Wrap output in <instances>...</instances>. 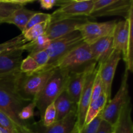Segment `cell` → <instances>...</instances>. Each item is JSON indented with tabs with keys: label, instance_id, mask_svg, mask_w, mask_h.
I'll return each mask as SVG.
<instances>
[{
	"label": "cell",
	"instance_id": "obj_1",
	"mask_svg": "<svg viewBox=\"0 0 133 133\" xmlns=\"http://www.w3.org/2000/svg\"><path fill=\"white\" fill-rule=\"evenodd\" d=\"M20 72V71H19ZM0 78V110L6 114L19 127L28 125L19 120L18 114L29 103L18 94L16 88V79L18 73Z\"/></svg>",
	"mask_w": 133,
	"mask_h": 133
},
{
	"label": "cell",
	"instance_id": "obj_2",
	"mask_svg": "<svg viewBox=\"0 0 133 133\" xmlns=\"http://www.w3.org/2000/svg\"><path fill=\"white\" fill-rule=\"evenodd\" d=\"M114 50L120 52L125 70L133 71V9L124 20L117 21L112 33Z\"/></svg>",
	"mask_w": 133,
	"mask_h": 133
},
{
	"label": "cell",
	"instance_id": "obj_3",
	"mask_svg": "<svg viewBox=\"0 0 133 133\" xmlns=\"http://www.w3.org/2000/svg\"><path fill=\"white\" fill-rule=\"evenodd\" d=\"M68 77V72L56 68L42 90L32 101L38 110L40 119H42L47 107L54 103L56 99L66 89Z\"/></svg>",
	"mask_w": 133,
	"mask_h": 133
},
{
	"label": "cell",
	"instance_id": "obj_4",
	"mask_svg": "<svg viewBox=\"0 0 133 133\" xmlns=\"http://www.w3.org/2000/svg\"><path fill=\"white\" fill-rule=\"evenodd\" d=\"M55 70L38 71L29 75L18 73L16 79V88L19 96L27 102L33 101Z\"/></svg>",
	"mask_w": 133,
	"mask_h": 133
},
{
	"label": "cell",
	"instance_id": "obj_5",
	"mask_svg": "<svg viewBox=\"0 0 133 133\" xmlns=\"http://www.w3.org/2000/svg\"><path fill=\"white\" fill-rule=\"evenodd\" d=\"M95 64L97 63L92 57L90 45L83 42L61 58L56 65V68L71 74L88 70Z\"/></svg>",
	"mask_w": 133,
	"mask_h": 133
},
{
	"label": "cell",
	"instance_id": "obj_6",
	"mask_svg": "<svg viewBox=\"0 0 133 133\" xmlns=\"http://www.w3.org/2000/svg\"><path fill=\"white\" fill-rule=\"evenodd\" d=\"M83 42V38L78 31H75L66 36L51 40L50 44L45 49L49 57V62L41 71L56 69V65L61 58Z\"/></svg>",
	"mask_w": 133,
	"mask_h": 133
},
{
	"label": "cell",
	"instance_id": "obj_7",
	"mask_svg": "<svg viewBox=\"0 0 133 133\" xmlns=\"http://www.w3.org/2000/svg\"><path fill=\"white\" fill-rule=\"evenodd\" d=\"M93 5L94 0H58L59 8L51 14L50 23L67 18L89 17Z\"/></svg>",
	"mask_w": 133,
	"mask_h": 133
},
{
	"label": "cell",
	"instance_id": "obj_8",
	"mask_svg": "<svg viewBox=\"0 0 133 133\" xmlns=\"http://www.w3.org/2000/svg\"><path fill=\"white\" fill-rule=\"evenodd\" d=\"M129 71L125 70L122 77V82L119 90L112 99L106 105L105 109L101 113L103 120L106 121L114 127L118 121L119 114L127 100L130 98L129 94Z\"/></svg>",
	"mask_w": 133,
	"mask_h": 133
},
{
	"label": "cell",
	"instance_id": "obj_9",
	"mask_svg": "<svg viewBox=\"0 0 133 133\" xmlns=\"http://www.w3.org/2000/svg\"><path fill=\"white\" fill-rule=\"evenodd\" d=\"M133 9L132 0H94L90 18L119 16L126 19Z\"/></svg>",
	"mask_w": 133,
	"mask_h": 133
},
{
	"label": "cell",
	"instance_id": "obj_10",
	"mask_svg": "<svg viewBox=\"0 0 133 133\" xmlns=\"http://www.w3.org/2000/svg\"><path fill=\"white\" fill-rule=\"evenodd\" d=\"M117 20L95 22L90 20L79 25L77 31H79L83 42L90 45L100 39L112 35Z\"/></svg>",
	"mask_w": 133,
	"mask_h": 133
},
{
	"label": "cell",
	"instance_id": "obj_11",
	"mask_svg": "<svg viewBox=\"0 0 133 133\" xmlns=\"http://www.w3.org/2000/svg\"><path fill=\"white\" fill-rule=\"evenodd\" d=\"M97 71V65L92 68L88 72L85 82H84V87L79 98V103L77 107V126L80 131L84 125L86 116H87V110L88 107L91 103L92 94V87H93L94 81Z\"/></svg>",
	"mask_w": 133,
	"mask_h": 133
},
{
	"label": "cell",
	"instance_id": "obj_12",
	"mask_svg": "<svg viewBox=\"0 0 133 133\" xmlns=\"http://www.w3.org/2000/svg\"><path fill=\"white\" fill-rule=\"evenodd\" d=\"M77 123V110L70 112L66 117L49 127H44L40 121L28 125V127L33 133H72L76 128Z\"/></svg>",
	"mask_w": 133,
	"mask_h": 133
},
{
	"label": "cell",
	"instance_id": "obj_13",
	"mask_svg": "<svg viewBox=\"0 0 133 133\" xmlns=\"http://www.w3.org/2000/svg\"><path fill=\"white\" fill-rule=\"evenodd\" d=\"M121 59L122 54L120 52L114 50L109 59L102 66H97L99 74L103 84L104 92L107 99V103L111 99L112 82L116 68Z\"/></svg>",
	"mask_w": 133,
	"mask_h": 133
},
{
	"label": "cell",
	"instance_id": "obj_14",
	"mask_svg": "<svg viewBox=\"0 0 133 133\" xmlns=\"http://www.w3.org/2000/svg\"><path fill=\"white\" fill-rule=\"evenodd\" d=\"M90 17L67 18L52 22L49 24L45 31V35L50 40L66 36L77 31V27L79 25L90 20Z\"/></svg>",
	"mask_w": 133,
	"mask_h": 133
},
{
	"label": "cell",
	"instance_id": "obj_15",
	"mask_svg": "<svg viewBox=\"0 0 133 133\" xmlns=\"http://www.w3.org/2000/svg\"><path fill=\"white\" fill-rule=\"evenodd\" d=\"M23 53L19 48L0 54V78L19 72Z\"/></svg>",
	"mask_w": 133,
	"mask_h": 133
},
{
	"label": "cell",
	"instance_id": "obj_16",
	"mask_svg": "<svg viewBox=\"0 0 133 133\" xmlns=\"http://www.w3.org/2000/svg\"><path fill=\"white\" fill-rule=\"evenodd\" d=\"M96 66L97 64L94 65L89 69L84 70V71L69 74L68 79L65 90L66 91L70 98L77 105L79 103L86 77L88 72Z\"/></svg>",
	"mask_w": 133,
	"mask_h": 133
},
{
	"label": "cell",
	"instance_id": "obj_17",
	"mask_svg": "<svg viewBox=\"0 0 133 133\" xmlns=\"http://www.w3.org/2000/svg\"><path fill=\"white\" fill-rule=\"evenodd\" d=\"M90 48L97 66H102L114 51L112 35L100 39L90 45Z\"/></svg>",
	"mask_w": 133,
	"mask_h": 133
},
{
	"label": "cell",
	"instance_id": "obj_18",
	"mask_svg": "<svg viewBox=\"0 0 133 133\" xmlns=\"http://www.w3.org/2000/svg\"><path fill=\"white\" fill-rule=\"evenodd\" d=\"M132 105L131 97L127 100L123 106L119 118L115 125L114 132L115 133H133V123L131 116Z\"/></svg>",
	"mask_w": 133,
	"mask_h": 133
},
{
	"label": "cell",
	"instance_id": "obj_19",
	"mask_svg": "<svg viewBox=\"0 0 133 133\" xmlns=\"http://www.w3.org/2000/svg\"><path fill=\"white\" fill-rule=\"evenodd\" d=\"M53 103L57 112V121L63 119L70 112L77 110V105L72 101L65 90L56 99Z\"/></svg>",
	"mask_w": 133,
	"mask_h": 133
},
{
	"label": "cell",
	"instance_id": "obj_20",
	"mask_svg": "<svg viewBox=\"0 0 133 133\" xmlns=\"http://www.w3.org/2000/svg\"><path fill=\"white\" fill-rule=\"evenodd\" d=\"M36 12V11L29 10L24 7L19 8L13 12L9 17L5 18L3 21V23L14 25L22 32L29 20Z\"/></svg>",
	"mask_w": 133,
	"mask_h": 133
},
{
	"label": "cell",
	"instance_id": "obj_21",
	"mask_svg": "<svg viewBox=\"0 0 133 133\" xmlns=\"http://www.w3.org/2000/svg\"><path fill=\"white\" fill-rule=\"evenodd\" d=\"M35 1L34 0H0V21L3 23V21L16 10Z\"/></svg>",
	"mask_w": 133,
	"mask_h": 133
},
{
	"label": "cell",
	"instance_id": "obj_22",
	"mask_svg": "<svg viewBox=\"0 0 133 133\" xmlns=\"http://www.w3.org/2000/svg\"><path fill=\"white\" fill-rule=\"evenodd\" d=\"M107 103V99L105 93L103 94L98 99L92 101L88 107L84 125H87L94 119L97 116L101 114Z\"/></svg>",
	"mask_w": 133,
	"mask_h": 133
},
{
	"label": "cell",
	"instance_id": "obj_23",
	"mask_svg": "<svg viewBox=\"0 0 133 133\" xmlns=\"http://www.w3.org/2000/svg\"><path fill=\"white\" fill-rule=\"evenodd\" d=\"M51 40L45 35L39 36L36 40L27 42L19 48L21 50L27 51L29 55L34 54L37 52L44 51L50 44Z\"/></svg>",
	"mask_w": 133,
	"mask_h": 133
},
{
	"label": "cell",
	"instance_id": "obj_24",
	"mask_svg": "<svg viewBox=\"0 0 133 133\" xmlns=\"http://www.w3.org/2000/svg\"><path fill=\"white\" fill-rule=\"evenodd\" d=\"M49 22L39 23V24L31 27L27 31L22 34L26 42L33 41V40L38 38L39 36L45 35V31H46L47 29L49 26Z\"/></svg>",
	"mask_w": 133,
	"mask_h": 133
},
{
	"label": "cell",
	"instance_id": "obj_25",
	"mask_svg": "<svg viewBox=\"0 0 133 133\" xmlns=\"http://www.w3.org/2000/svg\"><path fill=\"white\" fill-rule=\"evenodd\" d=\"M41 69L37 62L29 55L25 58L23 59L19 65V71L27 75H32L39 71Z\"/></svg>",
	"mask_w": 133,
	"mask_h": 133
},
{
	"label": "cell",
	"instance_id": "obj_26",
	"mask_svg": "<svg viewBox=\"0 0 133 133\" xmlns=\"http://www.w3.org/2000/svg\"><path fill=\"white\" fill-rule=\"evenodd\" d=\"M26 41L25 40L23 35H21L0 44V54L6 53L14 49H19L22 45L25 44Z\"/></svg>",
	"mask_w": 133,
	"mask_h": 133
},
{
	"label": "cell",
	"instance_id": "obj_27",
	"mask_svg": "<svg viewBox=\"0 0 133 133\" xmlns=\"http://www.w3.org/2000/svg\"><path fill=\"white\" fill-rule=\"evenodd\" d=\"M40 121L44 127H49L57 122V112L53 103L47 107L44 116Z\"/></svg>",
	"mask_w": 133,
	"mask_h": 133
},
{
	"label": "cell",
	"instance_id": "obj_28",
	"mask_svg": "<svg viewBox=\"0 0 133 133\" xmlns=\"http://www.w3.org/2000/svg\"><path fill=\"white\" fill-rule=\"evenodd\" d=\"M51 19V14H47V13L40 12H36L33 16L31 18V19L29 20L28 23L26 25L24 30L21 34H23V32H25L26 31L30 29L31 27L36 25L39 24V23H43V22H49L50 23Z\"/></svg>",
	"mask_w": 133,
	"mask_h": 133
},
{
	"label": "cell",
	"instance_id": "obj_29",
	"mask_svg": "<svg viewBox=\"0 0 133 133\" xmlns=\"http://www.w3.org/2000/svg\"><path fill=\"white\" fill-rule=\"evenodd\" d=\"M35 108H36V105L34 101L29 103L19 112V114H18V118H19V120L23 123L28 125L29 123L27 122L34 116Z\"/></svg>",
	"mask_w": 133,
	"mask_h": 133
},
{
	"label": "cell",
	"instance_id": "obj_30",
	"mask_svg": "<svg viewBox=\"0 0 133 133\" xmlns=\"http://www.w3.org/2000/svg\"><path fill=\"white\" fill-rule=\"evenodd\" d=\"M104 87L103 82L100 77L98 71V67H97V71L95 77L94 81L93 87H92V99H91V102L95 101L97 99H98L103 94H104Z\"/></svg>",
	"mask_w": 133,
	"mask_h": 133
},
{
	"label": "cell",
	"instance_id": "obj_31",
	"mask_svg": "<svg viewBox=\"0 0 133 133\" xmlns=\"http://www.w3.org/2000/svg\"><path fill=\"white\" fill-rule=\"evenodd\" d=\"M0 127L6 129L12 133H18L19 126L17 125L6 114L0 110Z\"/></svg>",
	"mask_w": 133,
	"mask_h": 133
},
{
	"label": "cell",
	"instance_id": "obj_32",
	"mask_svg": "<svg viewBox=\"0 0 133 133\" xmlns=\"http://www.w3.org/2000/svg\"><path fill=\"white\" fill-rule=\"evenodd\" d=\"M101 121L102 118L101 117V114H99L90 123L84 125V127L79 131V133H96Z\"/></svg>",
	"mask_w": 133,
	"mask_h": 133
},
{
	"label": "cell",
	"instance_id": "obj_33",
	"mask_svg": "<svg viewBox=\"0 0 133 133\" xmlns=\"http://www.w3.org/2000/svg\"><path fill=\"white\" fill-rule=\"evenodd\" d=\"M29 55L31 56L35 60V61L37 62L38 64L41 68L40 71H41L44 68H45L48 65V62H49V57L47 52L45 51V50L37 52V53H35L32 55Z\"/></svg>",
	"mask_w": 133,
	"mask_h": 133
},
{
	"label": "cell",
	"instance_id": "obj_34",
	"mask_svg": "<svg viewBox=\"0 0 133 133\" xmlns=\"http://www.w3.org/2000/svg\"><path fill=\"white\" fill-rule=\"evenodd\" d=\"M112 132H114V127L106 121L102 119L96 133H111Z\"/></svg>",
	"mask_w": 133,
	"mask_h": 133
},
{
	"label": "cell",
	"instance_id": "obj_35",
	"mask_svg": "<svg viewBox=\"0 0 133 133\" xmlns=\"http://www.w3.org/2000/svg\"><path fill=\"white\" fill-rule=\"evenodd\" d=\"M41 8L45 10L51 9L53 6H57L58 0H40L39 1Z\"/></svg>",
	"mask_w": 133,
	"mask_h": 133
},
{
	"label": "cell",
	"instance_id": "obj_36",
	"mask_svg": "<svg viewBox=\"0 0 133 133\" xmlns=\"http://www.w3.org/2000/svg\"><path fill=\"white\" fill-rule=\"evenodd\" d=\"M18 133H33L30 130V129L27 126L24 127H19L18 130Z\"/></svg>",
	"mask_w": 133,
	"mask_h": 133
},
{
	"label": "cell",
	"instance_id": "obj_37",
	"mask_svg": "<svg viewBox=\"0 0 133 133\" xmlns=\"http://www.w3.org/2000/svg\"><path fill=\"white\" fill-rule=\"evenodd\" d=\"M0 133H12L10 132V131H8L6 129H4L3 127H0Z\"/></svg>",
	"mask_w": 133,
	"mask_h": 133
},
{
	"label": "cell",
	"instance_id": "obj_38",
	"mask_svg": "<svg viewBox=\"0 0 133 133\" xmlns=\"http://www.w3.org/2000/svg\"><path fill=\"white\" fill-rule=\"evenodd\" d=\"M72 133H79V129H78L77 127H76V128L74 130V131H73Z\"/></svg>",
	"mask_w": 133,
	"mask_h": 133
},
{
	"label": "cell",
	"instance_id": "obj_39",
	"mask_svg": "<svg viewBox=\"0 0 133 133\" xmlns=\"http://www.w3.org/2000/svg\"><path fill=\"white\" fill-rule=\"evenodd\" d=\"M1 23H1V21H0V24H1Z\"/></svg>",
	"mask_w": 133,
	"mask_h": 133
},
{
	"label": "cell",
	"instance_id": "obj_40",
	"mask_svg": "<svg viewBox=\"0 0 133 133\" xmlns=\"http://www.w3.org/2000/svg\"><path fill=\"white\" fill-rule=\"evenodd\" d=\"M111 133H115V132H112Z\"/></svg>",
	"mask_w": 133,
	"mask_h": 133
}]
</instances>
